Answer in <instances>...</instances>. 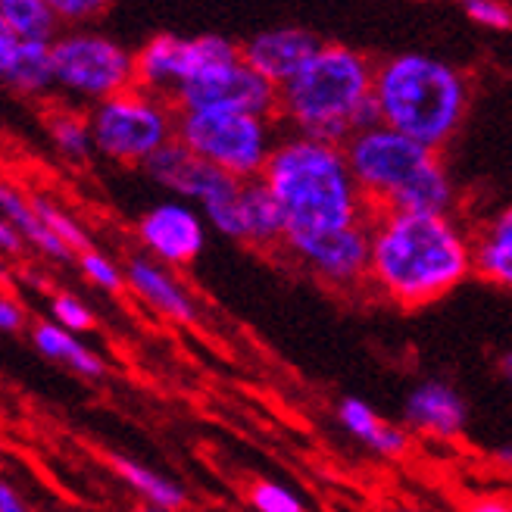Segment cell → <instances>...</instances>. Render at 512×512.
<instances>
[{
  "instance_id": "1",
  "label": "cell",
  "mask_w": 512,
  "mask_h": 512,
  "mask_svg": "<svg viewBox=\"0 0 512 512\" xmlns=\"http://www.w3.org/2000/svg\"><path fill=\"white\" fill-rule=\"evenodd\" d=\"M475 272L472 238L450 213H378L372 219V288L419 310Z\"/></svg>"
},
{
  "instance_id": "2",
  "label": "cell",
  "mask_w": 512,
  "mask_h": 512,
  "mask_svg": "<svg viewBox=\"0 0 512 512\" xmlns=\"http://www.w3.org/2000/svg\"><path fill=\"white\" fill-rule=\"evenodd\" d=\"M263 182L285 210L288 241L322 238L375 219L341 144L285 135L272 150Z\"/></svg>"
},
{
  "instance_id": "3",
  "label": "cell",
  "mask_w": 512,
  "mask_h": 512,
  "mask_svg": "<svg viewBox=\"0 0 512 512\" xmlns=\"http://www.w3.org/2000/svg\"><path fill=\"white\" fill-rule=\"evenodd\" d=\"M375 63L344 44H322L316 57L278 91V119L291 135L347 144L381 125L375 100Z\"/></svg>"
},
{
  "instance_id": "4",
  "label": "cell",
  "mask_w": 512,
  "mask_h": 512,
  "mask_svg": "<svg viewBox=\"0 0 512 512\" xmlns=\"http://www.w3.org/2000/svg\"><path fill=\"white\" fill-rule=\"evenodd\" d=\"M353 169L372 213H450L456 185L441 150L425 147L388 125L353 135L347 144Z\"/></svg>"
},
{
  "instance_id": "5",
  "label": "cell",
  "mask_w": 512,
  "mask_h": 512,
  "mask_svg": "<svg viewBox=\"0 0 512 512\" xmlns=\"http://www.w3.org/2000/svg\"><path fill=\"white\" fill-rule=\"evenodd\" d=\"M469 79L453 63L406 50L375 69V100L381 125L441 150L453 141L469 113Z\"/></svg>"
},
{
  "instance_id": "6",
  "label": "cell",
  "mask_w": 512,
  "mask_h": 512,
  "mask_svg": "<svg viewBox=\"0 0 512 512\" xmlns=\"http://www.w3.org/2000/svg\"><path fill=\"white\" fill-rule=\"evenodd\" d=\"M91 138L94 150L119 166H147L153 153L175 141L178 110L163 97L141 88L122 91L104 104L91 107Z\"/></svg>"
},
{
  "instance_id": "7",
  "label": "cell",
  "mask_w": 512,
  "mask_h": 512,
  "mask_svg": "<svg viewBox=\"0 0 512 512\" xmlns=\"http://www.w3.org/2000/svg\"><path fill=\"white\" fill-rule=\"evenodd\" d=\"M175 138L213 169L253 182L263 178L266 163L275 150L272 119L228 110H203V113H178Z\"/></svg>"
},
{
  "instance_id": "8",
  "label": "cell",
  "mask_w": 512,
  "mask_h": 512,
  "mask_svg": "<svg viewBox=\"0 0 512 512\" xmlns=\"http://www.w3.org/2000/svg\"><path fill=\"white\" fill-rule=\"evenodd\" d=\"M54 75L63 91L97 107L135 88V54L110 35L75 29L54 41Z\"/></svg>"
},
{
  "instance_id": "9",
  "label": "cell",
  "mask_w": 512,
  "mask_h": 512,
  "mask_svg": "<svg viewBox=\"0 0 512 512\" xmlns=\"http://www.w3.org/2000/svg\"><path fill=\"white\" fill-rule=\"evenodd\" d=\"M241 60V44L225 35H153L144 41L135 54V88L163 97L175 104V94L182 91L194 75L207 72L213 66Z\"/></svg>"
},
{
  "instance_id": "10",
  "label": "cell",
  "mask_w": 512,
  "mask_h": 512,
  "mask_svg": "<svg viewBox=\"0 0 512 512\" xmlns=\"http://www.w3.org/2000/svg\"><path fill=\"white\" fill-rule=\"evenodd\" d=\"M178 113H203V110H228L250 113L263 119H278V88L266 82L260 72L241 60L213 66L175 94Z\"/></svg>"
},
{
  "instance_id": "11",
  "label": "cell",
  "mask_w": 512,
  "mask_h": 512,
  "mask_svg": "<svg viewBox=\"0 0 512 512\" xmlns=\"http://www.w3.org/2000/svg\"><path fill=\"white\" fill-rule=\"evenodd\" d=\"M328 288H363L372 272V222L285 244Z\"/></svg>"
},
{
  "instance_id": "12",
  "label": "cell",
  "mask_w": 512,
  "mask_h": 512,
  "mask_svg": "<svg viewBox=\"0 0 512 512\" xmlns=\"http://www.w3.org/2000/svg\"><path fill=\"white\" fill-rule=\"evenodd\" d=\"M144 172L153 178L157 185L172 191L178 200L197 203V207L207 213L216 203H225L228 197H235L244 182L213 169L207 160H200L194 150H188L182 141H169L160 153H153L147 160Z\"/></svg>"
},
{
  "instance_id": "13",
  "label": "cell",
  "mask_w": 512,
  "mask_h": 512,
  "mask_svg": "<svg viewBox=\"0 0 512 512\" xmlns=\"http://www.w3.org/2000/svg\"><path fill=\"white\" fill-rule=\"evenodd\" d=\"M138 241L150 260L163 266H191L203 244H207V228L194 203L185 200H163L138 219Z\"/></svg>"
},
{
  "instance_id": "14",
  "label": "cell",
  "mask_w": 512,
  "mask_h": 512,
  "mask_svg": "<svg viewBox=\"0 0 512 512\" xmlns=\"http://www.w3.org/2000/svg\"><path fill=\"white\" fill-rule=\"evenodd\" d=\"M322 41L300 25H275L250 35L241 44V57L250 69H256L266 82H272L278 91L285 88L294 75L316 57Z\"/></svg>"
},
{
  "instance_id": "15",
  "label": "cell",
  "mask_w": 512,
  "mask_h": 512,
  "mask_svg": "<svg viewBox=\"0 0 512 512\" xmlns=\"http://www.w3.org/2000/svg\"><path fill=\"white\" fill-rule=\"evenodd\" d=\"M403 419L419 434L450 441L456 434H463V428L469 422V406L453 384H447L441 378H425L409 391V397L403 403Z\"/></svg>"
},
{
  "instance_id": "16",
  "label": "cell",
  "mask_w": 512,
  "mask_h": 512,
  "mask_svg": "<svg viewBox=\"0 0 512 512\" xmlns=\"http://www.w3.org/2000/svg\"><path fill=\"white\" fill-rule=\"evenodd\" d=\"M125 288L135 291L153 313L172 322H197V303L188 288L169 272V266L150 260V256H135V260L125 263Z\"/></svg>"
},
{
  "instance_id": "17",
  "label": "cell",
  "mask_w": 512,
  "mask_h": 512,
  "mask_svg": "<svg viewBox=\"0 0 512 512\" xmlns=\"http://www.w3.org/2000/svg\"><path fill=\"white\" fill-rule=\"evenodd\" d=\"M0 79L13 94L41 97L57 85L54 75V44L22 41L0 29Z\"/></svg>"
},
{
  "instance_id": "18",
  "label": "cell",
  "mask_w": 512,
  "mask_h": 512,
  "mask_svg": "<svg viewBox=\"0 0 512 512\" xmlns=\"http://www.w3.org/2000/svg\"><path fill=\"white\" fill-rule=\"evenodd\" d=\"M241 241L260 250L288 244V219L263 178L241 185Z\"/></svg>"
},
{
  "instance_id": "19",
  "label": "cell",
  "mask_w": 512,
  "mask_h": 512,
  "mask_svg": "<svg viewBox=\"0 0 512 512\" xmlns=\"http://www.w3.org/2000/svg\"><path fill=\"white\" fill-rule=\"evenodd\" d=\"M338 422L344 425V431L350 434V438L366 444L378 456L397 459L409 450V431L388 422V419H381L375 409L360 397H344L338 403Z\"/></svg>"
},
{
  "instance_id": "20",
  "label": "cell",
  "mask_w": 512,
  "mask_h": 512,
  "mask_svg": "<svg viewBox=\"0 0 512 512\" xmlns=\"http://www.w3.org/2000/svg\"><path fill=\"white\" fill-rule=\"evenodd\" d=\"M475 272L491 285L512 291V203L497 210L472 238Z\"/></svg>"
},
{
  "instance_id": "21",
  "label": "cell",
  "mask_w": 512,
  "mask_h": 512,
  "mask_svg": "<svg viewBox=\"0 0 512 512\" xmlns=\"http://www.w3.org/2000/svg\"><path fill=\"white\" fill-rule=\"evenodd\" d=\"M0 210H4V219L25 238V244L35 247L41 256L57 260V263L72 260V250L54 232H50L47 222L41 219V213L35 210L32 194H22L16 185H4L0 188Z\"/></svg>"
},
{
  "instance_id": "22",
  "label": "cell",
  "mask_w": 512,
  "mask_h": 512,
  "mask_svg": "<svg viewBox=\"0 0 512 512\" xmlns=\"http://www.w3.org/2000/svg\"><path fill=\"white\" fill-rule=\"evenodd\" d=\"M32 347L44 356V360H54L66 369H72L82 378H104L107 375V363L100 356L82 344L72 331L60 328L57 322H35L32 325Z\"/></svg>"
},
{
  "instance_id": "23",
  "label": "cell",
  "mask_w": 512,
  "mask_h": 512,
  "mask_svg": "<svg viewBox=\"0 0 512 512\" xmlns=\"http://www.w3.org/2000/svg\"><path fill=\"white\" fill-rule=\"evenodd\" d=\"M110 463H113L116 475L128 484V488L147 500V506H160V509L175 512V509H182L188 503V494H185L182 484H175L172 478H166L160 472H153V469L135 463V459H128L122 453H113Z\"/></svg>"
},
{
  "instance_id": "24",
  "label": "cell",
  "mask_w": 512,
  "mask_h": 512,
  "mask_svg": "<svg viewBox=\"0 0 512 512\" xmlns=\"http://www.w3.org/2000/svg\"><path fill=\"white\" fill-rule=\"evenodd\" d=\"M60 16L50 0H4L0 4V29L13 32L22 41H57Z\"/></svg>"
},
{
  "instance_id": "25",
  "label": "cell",
  "mask_w": 512,
  "mask_h": 512,
  "mask_svg": "<svg viewBox=\"0 0 512 512\" xmlns=\"http://www.w3.org/2000/svg\"><path fill=\"white\" fill-rule=\"evenodd\" d=\"M47 135L69 163H85L94 153V138H91V119L79 110L60 107L47 113Z\"/></svg>"
},
{
  "instance_id": "26",
  "label": "cell",
  "mask_w": 512,
  "mask_h": 512,
  "mask_svg": "<svg viewBox=\"0 0 512 512\" xmlns=\"http://www.w3.org/2000/svg\"><path fill=\"white\" fill-rule=\"evenodd\" d=\"M32 203H35V210L41 213V219L47 222V228L54 232L72 253H85V250H91V241H88V235H85V228L75 222L60 203H54L50 197H44V194H32Z\"/></svg>"
},
{
  "instance_id": "27",
  "label": "cell",
  "mask_w": 512,
  "mask_h": 512,
  "mask_svg": "<svg viewBox=\"0 0 512 512\" xmlns=\"http://www.w3.org/2000/svg\"><path fill=\"white\" fill-rule=\"evenodd\" d=\"M247 497H250V506L256 512H306L300 494L291 491L288 484L272 481V478H256L250 484Z\"/></svg>"
},
{
  "instance_id": "28",
  "label": "cell",
  "mask_w": 512,
  "mask_h": 512,
  "mask_svg": "<svg viewBox=\"0 0 512 512\" xmlns=\"http://www.w3.org/2000/svg\"><path fill=\"white\" fill-rule=\"evenodd\" d=\"M75 260H79L82 275L91 281L94 288H100V291H122L125 288V269H119L110 256H104L100 250L91 247V250L75 256Z\"/></svg>"
},
{
  "instance_id": "29",
  "label": "cell",
  "mask_w": 512,
  "mask_h": 512,
  "mask_svg": "<svg viewBox=\"0 0 512 512\" xmlns=\"http://www.w3.org/2000/svg\"><path fill=\"white\" fill-rule=\"evenodd\" d=\"M50 316L54 322L72 335H82V331L94 328V313L88 310V303L79 300L75 294H54L50 297Z\"/></svg>"
},
{
  "instance_id": "30",
  "label": "cell",
  "mask_w": 512,
  "mask_h": 512,
  "mask_svg": "<svg viewBox=\"0 0 512 512\" xmlns=\"http://www.w3.org/2000/svg\"><path fill=\"white\" fill-rule=\"evenodd\" d=\"M463 10L472 22L484 25V29H497V32L512 29V7L497 4V0H466Z\"/></svg>"
},
{
  "instance_id": "31",
  "label": "cell",
  "mask_w": 512,
  "mask_h": 512,
  "mask_svg": "<svg viewBox=\"0 0 512 512\" xmlns=\"http://www.w3.org/2000/svg\"><path fill=\"white\" fill-rule=\"evenodd\" d=\"M104 7L107 4H100V0H54L60 22H88L97 13H104Z\"/></svg>"
},
{
  "instance_id": "32",
  "label": "cell",
  "mask_w": 512,
  "mask_h": 512,
  "mask_svg": "<svg viewBox=\"0 0 512 512\" xmlns=\"http://www.w3.org/2000/svg\"><path fill=\"white\" fill-rule=\"evenodd\" d=\"M25 322H29L25 319V306L10 294L0 297V328H4L7 335H16V331L25 328Z\"/></svg>"
},
{
  "instance_id": "33",
  "label": "cell",
  "mask_w": 512,
  "mask_h": 512,
  "mask_svg": "<svg viewBox=\"0 0 512 512\" xmlns=\"http://www.w3.org/2000/svg\"><path fill=\"white\" fill-rule=\"evenodd\" d=\"M0 247H4V253H10V256H22V250L29 244H25V238L4 219V222H0Z\"/></svg>"
},
{
  "instance_id": "34",
  "label": "cell",
  "mask_w": 512,
  "mask_h": 512,
  "mask_svg": "<svg viewBox=\"0 0 512 512\" xmlns=\"http://www.w3.org/2000/svg\"><path fill=\"white\" fill-rule=\"evenodd\" d=\"M0 512H32L10 481H0Z\"/></svg>"
},
{
  "instance_id": "35",
  "label": "cell",
  "mask_w": 512,
  "mask_h": 512,
  "mask_svg": "<svg viewBox=\"0 0 512 512\" xmlns=\"http://www.w3.org/2000/svg\"><path fill=\"white\" fill-rule=\"evenodd\" d=\"M469 512H512V503H509V500L484 497V500H475V503L469 506Z\"/></svg>"
},
{
  "instance_id": "36",
  "label": "cell",
  "mask_w": 512,
  "mask_h": 512,
  "mask_svg": "<svg viewBox=\"0 0 512 512\" xmlns=\"http://www.w3.org/2000/svg\"><path fill=\"white\" fill-rule=\"evenodd\" d=\"M497 369H500V375L512 384V350H506V353H500V360H497Z\"/></svg>"
},
{
  "instance_id": "37",
  "label": "cell",
  "mask_w": 512,
  "mask_h": 512,
  "mask_svg": "<svg viewBox=\"0 0 512 512\" xmlns=\"http://www.w3.org/2000/svg\"><path fill=\"white\" fill-rule=\"evenodd\" d=\"M497 463H500V466H506V469H512V441H509V444H503V447L497 450Z\"/></svg>"
},
{
  "instance_id": "38",
  "label": "cell",
  "mask_w": 512,
  "mask_h": 512,
  "mask_svg": "<svg viewBox=\"0 0 512 512\" xmlns=\"http://www.w3.org/2000/svg\"><path fill=\"white\" fill-rule=\"evenodd\" d=\"M135 512H169V509H160V506H144V509H135Z\"/></svg>"
},
{
  "instance_id": "39",
  "label": "cell",
  "mask_w": 512,
  "mask_h": 512,
  "mask_svg": "<svg viewBox=\"0 0 512 512\" xmlns=\"http://www.w3.org/2000/svg\"><path fill=\"white\" fill-rule=\"evenodd\" d=\"M403 512H416V509H403Z\"/></svg>"
}]
</instances>
